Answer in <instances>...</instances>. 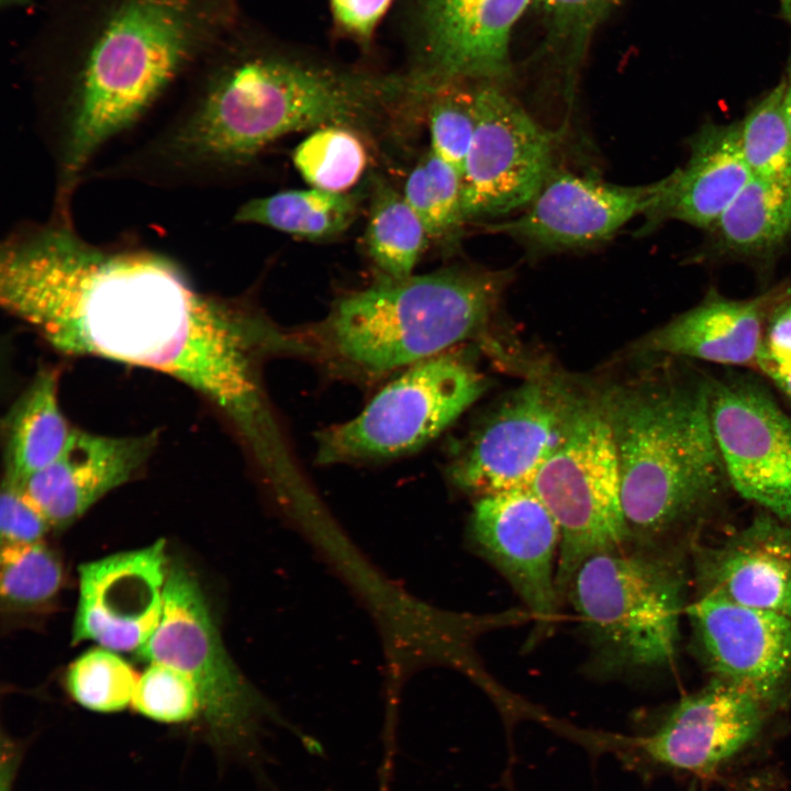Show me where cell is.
I'll return each instance as SVG.
<instances>
[{
  "label": "cell",
  "instance_id": "cell-1",
  "mask_svg": "<svg viewBox=\"0 0 791 791\" xmlns=\"http://www.w3.org/2000/svg\"><path fill=\"white\" fill-rule=\"evenodd\" d=\"M0 303L48 345L161 372L236 431L258 466L287 452L256 368L261 323L197 289L169 257L93 244L74 222H23L0 246Z\"/></svg>",
  "mask_w": 791,
  "mask_h": 791
},
{
  "label": "cell",
  "instance_id": "cell-2",
  "mask_svg": "<svg viewBox=\"0 0 791 791\" xmlns=\"http://www.w3.org/2000/svg\"><path fill=\"white\" fill-rule=\"evenodd\" d=\"M420 105L410 76L245 52L209 66L164 122L116 158L115 171L157 188H202L246 169L288 134L328 125L360 133Z\"/></svg>",
  "mask_w": 791,
  "mask_h": 791
},
{
  "label": "cell",
  "instance_id": "cell-3",
  "mask_svg": "<svg viewBox=\"0 0 791 791\" xmlns=\"http://www.w3.org/2000/svg\"><path fill=\"white\" fill-rule=\"evenodd\" d=\"M224 0H116L89 44L35 94L54 199L68 204L97 155L138 123L218 35Z\"/></svg>",
  "mask_w": 791,
  "mask_h": 791
},
{
  "label": "cell",
  "instance_id": "cell-4",
  "mask_svg": "<svg viewBox=\"0 0 791 791\" xmlns=\"http://www.w3.org/2000/svg\"><path fill=\"white\" fill-rule=\"evenodd\" d=\"M605 400L628 543L654 546L702 514L728 483L710 382L651 385Z\"/></svg>",
  "mask_w": 791,
  "mask_h": 791
},
{
  "label": "cell",
  "instance_id": "cell-5",
  "mask_svg": "<svg viewBox=\"0 0 791 791\" xmlns=\"http://www.w3.org/2000/svg\"><path fill=\"white\" fill-rule=\"evenodd\" d=\"M508 271L454 267L382 279L335 302L310 327V345L342 368L379 376L447 352L478 334Z\"/></svg>",
  "mask_w": 791,
  "mask_h": 791
},
{
  "label": "cell",
  "instance_id": "cell-6",
  "mask_svg": "<svg viewBox=\"0 0 791 791\" xmlns=\"http://www.w3.org/2000/svg\"><path fill=\"white\" fill-rule=\"evenodd\" d=\"M684 578L654 546L626 543L576 571L566 598L577 612L593 662L604 673L659 668L676 655Z\"/></svg>",
  "mask_w": 791,
  "mask_h": 791
},
{
  "label": "cell",
  "instance_id": "cell-7",
  "mask_svg": "<svg viewBox=\"0 0 791 791\" xmlns=\"http://www.w3.org/2000/svg\"><path fill=\"white\" fill-rule=\"evenodd\" d=\"M163 597L160 621L137 656L148 664L170 666L192 682L199 716L220 750L261 758L260 740L269 725L290 728L309 751L319 750L314 739L289 725L239 672L190 573L171 567Z\"/></svg>",
  "mask_w": 791,
  "mask_h": 791
},
{
  "label": "cell",
  "instance_id": "cell-8",
  "mask_svg": "<svg viewBox=\"0 0 791 791\" xmlns=\"http://www.w3.org/2000/svg\"><path fill=\"white\" fill-rule=\"evenodd\" d=\"M531 489L559 528L556 587L561 601L586 559L628 543L605 398H583L565 439L542 465Z\"/></svg>",
  "mask_w": 791,
  "mask_h": 791
},
{
  "label": "cell",
  "instance_id": "cell-9",
  "mask_svg": "<svg viewBox=\"0 0 791 791\" xmlns=\"http://www.w3.org/2000/svg\"><path fill=\"white\" fill-rule=\"evenodd\" d=\"M487 388L463 357L442 353L406 367L348 422L317 434L316 460H381L423 447L446 430Z\"/></svg>",
  "mask_w": 791,
  "mask_h": 791
},
{
  "label": "cell",
  "instance_id": "cell-10",
  "mask_svg": "<svg viewBox=\"0 0 791 791\" xmlns=\"http://www.w3.org/2000/svg\"><path fill=\"white\" fill-rule=\"evenodd\" d=\"M583 397L562 381L536 378L512 391L450 469L454 483L482 497L531 487L565 439Z\"/></svg>",
  "mask_w": 791,
  "mask_h": 791
},
{
  "label": "cell",
  "instance_id": "cell-11",
  "mask_svg": "<svg viewBox=\"0 0 791 791\" xmlns=\"http://www.w3.org/2000/svg\"><path fill=\"white\" fill-rule=\"evenodd\" d=\"M770 710L749 691L712 678L683 697L651 731L597 734L593 746L612 750L628 765L710 773L749 746Z\"/></svg>",
  "mask_w": 791,
  "mask_h": 791
},
{
  "label": "cell",
  "instance_id": "cell-12",
  "mask_svg": "<svg viewBox=\"0 0 791 791\" xmlns=\"http://www.w3.org/2000/svg\"><path fill=\"white\" fill-rule=\"evenodd\" d=\"M555 133L497 83L477 85V124L461 174L465 221L526 208L554 170Z\"/></svg>",
  "mask_w": 791,
  "mask_h": 791
},
{
  "label": "cell",
  "instance_id": "cell-13",
  "mask_svg": "<svg viewBox=\"0 0 791 791\" xmlns=\"http://www.w3.org/2000/svg\"><path fill=\"white\" fill-rule=\"evenodd\" d=\"M475 550L509 581L532 616L526 646L555 628L560 598L555 557L560 533L531 487L479 497L468 528Z\"/></svg>",
  "mask_w": 791,
  "mask_h": 791
},
{
  "label": "cell",
  "instance_id": "cell-14",
  "mask_svg": "<svg viewBox=\"0 0 791 791\" xmlns=\"http://www.w3.org/2000/svg\"><path fill=\"white\" fill-rule=\"evenodd\" d=\"M710 402L728 483L791 523V416L746 381L710 382Z\"/></svg>",
  "mask_w": 791,
  "mask_h": 791
},
{
  "label": "cell",
  "instance_id": "cell-15",
  "mask_svg": "<svg viewBox=\"0 0 791 791\" xmlns=\"http://www.w3.org/2000/svg\"><path fill=\"white\" fill-rule=\"evenodd\" d=\"M534 0H416L420 62L410 75L425 93L452 82L499 85L511 74L513 30Z\"/></svg>",
  "mask_w": 791,
  "mask_h": 791
},
{
  "label": "cell",
  "instance_id": "cell-16",
  "mask_svg": "<svg viewBox=\"0 0 791 791\" xmlns=\"http://www.w3.org/2000/svg\"><path fill=\"white\" fill-rule=\"evenodd\" d=\"M661 185L662 180L620 186L553 170L523 213L486 230L542 252L594 246L613 237L633 218L644 215Z\"/></svg>",
  "mask_w": 791,
  "mask_h": 791
},
{
  "label": "cell",
  "instance_id": "cell-17",
  "mask_svg": "<svg viewBox=\"0 0 791 791\" xmlns=\"http://www.w3.org/2000/svg\"><path fill=\"white\" fill-rule=\"evenodd\" d=\"M686 613L713 678L749 691L770 710L784 702L791 690V619L702 594Z\"/></svg>",
  "mask_w": 791,
  "mask_h": 791
},
{
  "label": "cell",
  "instance_id": "cell-18",
  "mask_svg": "<svg viewBox=\"0 0 791 791\" xmlns=\"http://www.w3.org/2000/svg\"><path fill=\"white\" fill-rule=\"evenodd\" d=\"M167 575L163 539L82 564L73 642L137 651L160 621Z\"/></svg>",
  "mask_w": 791,
  "mask_h": 791
},
{
  "label": "cell",
  "instance_id": "cell-19",
  "mask_svg": "<svg viewBox=\"0 0 791 791\" xmlns=\"http://www.w3.org/2000/svg\"><path fill=\"white\" fill-rule=\"evenodd\" d=\"M156 444L157 432L107 436L75 428L54 461L14 483L51 527L64 528L140 475Z\"/></svg>",
  "mask_w": 791,
  "mask_h": 791
},
{
  "label": "cell",
  "instance_id": "cell-20",
  "mask_svg": "<svg viewBox=\"0 0 791 791\" xmlns=\"http://www.w3.org/2000/svg\"><path fill=\"white\" fill-rule=\"evenodd\" d=\"M702 595L791 619V523L770 513L697 559Z\"/></svg>",
  "mask_w": 791,
  "mask_h": 791
},
{
  "label": "cell",
  "instance_id": "cell-21",
  "mask_svg": "<svg viewBox=\"0 0 791 791\" xmlns=\"http://www.w3.org/2000/svg\"><path fill=\"white\" fill-rule=\"evenodd\" d=\"M751 177L740 151L738 124H708L692 141L686 166L661 179L640 233L665 220L712 227Z\"/></svg>",
  "mask_w": 791,
  "mask_h": 791
},
{
  "label": "cell",
  "instance_id": "cell-22",
  "mask_svg": "<svg viewBox=\"0 0 791 791\" xmlns=\"http://www.w3.org/2000/svg\"><path fill=\"white\" fill-rule=\"evenodd\" d=\"M776 301L769 293L751 300L712 294L648 334L642 348L718 364L757 365L765 319Z\"/></svg>",
  "mask_w": 791,
  "mask_h": 791
},
{
  "label": "cell",
  "instance_id": "cell-23",
  "mask_svg": "<svg viewBox=\"0 0 791 791\" xmlns=\"http://www.w3.org/2000/svg\"><path fill=\"white\" fill-rule=\"evenodd\" d=\"M59 371L40 369L2 423L3 479L20 482L54 461L75 427L58 402Z\"/></svg>",
  "mask_w": 791,
  "mask_h": 791
},
{
  "label": "cell",
  "instance_id": "cell-24",
  "mask_svg": "<svg viewBox=\"0 0 791 791\" xmlns=\"http://www.w3.org/2000/svg\"><path fill=\"white\" fill-rule=\"evenodd\" d=\"M359 192H332L311 187L254 198L234 215L241 224H257L309 241H324L354 222Z\"/></svg>",
  "mask_w": 791,
  "mask_h": 791
},
{
  "label": "cell",
  "instance_id": "cell-25",
  "mask_svg": "<svg viewBox=\"0 0 791 791\" xmlns=\"http://www.w3.org/2000/svg\"><path fill=\"white\" fill-rule=\"evenodd\" d=\"M712 229L731 253L758 255L780 246L791 236V179L753 176Z\"/></svg>",
  "mask_w": 791,
  "mask_h": 791
},
{
  "label": "cell",
  "instance_id": "cell-26",
  "mask_svg": "<svg viewBox=\"0 0 791 791\" xmlns=\"http://www.w3.org/2000/svg\"><path fill=\"white\" fill-rule=\"evenodd\" d=\"M369 214L364 243L382 279L413 275L428 235L403 193L375 176L369 183Z\"/></svg>",
  "mask_w": 791,
  "mask_h": 791
},
{
  "label": "cell",
  "instance_id": "cell-27",
  "mask_svg": "<svg viewBox=\"0 0 791 791\" xmlns=\"http://www.w3.org/2000/svg\"><path fill=\"white\" fill-rule=\"evenodd\" d=\"M402 193L430 239L447 245L458 239L466 221L457 170L430 149L410 171Z\"/></svg>",
  "mask_w": 791,
  "mask_h": 791
},
{
  "label": "cell",
  "instance_id": "cell-28",
  "mask_svg": "<svg viewBox=\"0 0 791 791\" xmlns=\"http://www.w3.org/2000/svg\"><path fill=\"white\" fill-rule=\"evenodd\" d=\"M292 161L311 187L347 192L364 175L368 151L358 131L328 125L314 130L299 143Z\"/></svg>",
  "mask_w": 791,
  "mask_h": 791
},
{
  "label": "cell",
  "instance_id": "cell-29",
  "mask_svg": "<svg viewBox=\"0 0 791 791\" xmlns=\"http://www.w3.org/2000/svg\"><path fill=\"white\" fill-rule=\"evenodd\" d=\"M622 0H534L545 25L546 53L572 92L598 27Z\"/></svg>",
  "mask_w": 791,
  "mask_h": 791
},
{
  "label": "cell",
  "instance_id": "cell-30",
  "mask_svg": "<svg viewBox=\"0 0 791 791\" xmlns=\"http://www.w3.org/2000/svg\"><path fill=\"white\" fill-rule=\"evenodd\" d=\"M784 92L782 80L737 123L740 151L754 177L791 179V126Z\"/></svg>",
  "mask_w": 791,
  "mask_h": 791
},
{
  "label": "cell",
  "instance_id": "cell-31",
  "mask_svg": "<svg viewBox=\"0 0 791 791\" xmlns=\"http://www.w3.org/2000/svg\"><path fill=\"white\" fill-rule=\"evenodd\" d=\"M0 592L15 609H33L49 602L63 582L58 556L42 541L1 544Z\"/></svg>",
  "mask_w": 791,
  "mask_h": 791
},
{
  "label": "cell",
  "instance_id": "cell-32",
  "mask_svg": "<svg viewBox=\"0 0 791 791\" xmlns=\"http://www.w3.org/2000/svg\"><path fill=\"white\" fill-rule=\"evenodd\" d=\"M425 105L430 149L461 176L477 124V86H441L430 93Z\"/></svg>",
  "mask_w": 791,
  "mask_h": 791
},
{
  "label": "cell",
  "instance_id": "cell-33",
  "mask_svg": "<svg viewBox=\"0 0 791 791\" xmlns=\"http://www.w3.org/2000/svg\"><path fill=\"white\" fill-rule=\"evenodd\" d=\"M137 676L113 650L91 649L69 667V693L83 708L102 713L118 712L132 703Z\"/></svg>",
  "mask_w": 791,
  "mask_h": 791
},
{
  "label": "cell",
  "instance_id": "cell-34",
  "mask_svg": "<svg viewBox=\"0 0 791 791\" xmlns=\"http://www.w3.org/2000/svg\"><path fill=\"white\" fill-rule=\"evenodd\" d=\"M132 704L141 714L164 723H180L200 715L197 690L177 669L149 664L138 678Z\"/></svg>",
  "mask_w": 791,
  "mask_h": 791
},
{
  "label": "cell",
  "instance_id": "cell-35",
  "mask_svg": "<svg viewBox=\"0 0 791 791\" xmlns=\"http://www.w3.org/2000/svg\"><path fill=\"white\" fill-rule=\"evenodd\" d=\"M51 528L44 515L20 487L2 478L0 498L1 544H32L42 541Z\"/></svg>",
  "mask_w": 791,
  "mask_h": 791
},
{
  "label": "cell",
  "instance_id": "cell-36",
  "mask_svg": "<svg viewBox=\"0 0 791 791\" xmlns=\"http://www.w3.org/2000/svg\"><path fill=\"white\" fill-rule=\"evenodd\" d=\"M392 0H331L333 16L342 30L368 41Z\"/></svg>",
  "mask_w": 791,
  "mask_h": 791
},
{
  "label": "cell",
  "instance_id": "cell-37",
  "mask_svg": "<svg viewBox=\"0 0 791 791\" xmlns=\"http://www.w3.org/2000/svg\"><path fill=\"white\" fill-rule=\"evenodd\" d=\"M791 365V300L786 301L772 313L757 366L764 371Z\"/></svg>",
  "mask_w": 791,
  "mask_h": 791
},
{
  "label": "cell",
  "instance_id": "cell-38",
  "mask_svg": "<svg viewBox=\"0 0 791 791\" xmlns=\"http://www.w3.org/2000/svg\"><path fill=\"white\" fill-rule=\"evenodd\" d=\"M19 754L9 740H3L0 765V791H12L13 778L18 767Z\"/></svg>",
  "mask_w": 791,
  "mask_h": 791
},
{
  "label": "cell",
  "instance_id": "cell-39",
  "mask_svg": "<svg viewBox=\"0 0 791 791\" xmlns=\"http://www.w3.org/2000/svg\"><path fill=\"white\" fill-rule=\"evenodd\" d=\"M765 372L791 399V365L786 367L770 368Z\"/></svg>",
  "mask_w": 791,
  "mask_h": 791
},
{
  "label": "cell",
  "instance_id": "cell-40",
  "mask_svg": "<svg viewBox=\"0 0 791 791\" xmlns=\"http://www.w3.org/2000/svg\"><path fill=\"white\" fill-rule=\"evenodd\" d=\"M784 110L788 122L791 126V56L788 65V76L786 79Z\"/></svg>",
  "mask_w": 791,
  "mask_h": 791
},
{
  "label": "cell",
  "instance_id": "cell-41",
  "mask_svg": "<svg viewBox=\"0 0 791 791\" xmlns=\"http://www.w3.org/2000/svg\"><path fill=\"white\" fill-rule=\"evenodd\" d=\"M782 11L791 22V0H781Z\"/></svg>",
  "mask_w": 791,
  "mask_h": 791
},
{
  "label": "cell",
  "instance_id": "cell-42",
  "mask_svg": "<svg viewBox=\"0 0 791 791\" xmlns=\"http://www.w3.org/2000/svg\"><path fill=\"white\" fill-rule=\"evenodd\" d=\"M27 0H1V3L7 4V5H13V4H23Z\"/></svg>",
  "mask_w": 791,
  "mask_h": 791
}]
</instances>
